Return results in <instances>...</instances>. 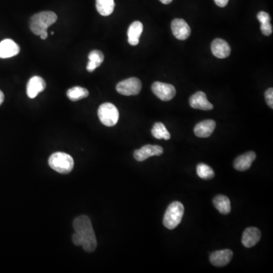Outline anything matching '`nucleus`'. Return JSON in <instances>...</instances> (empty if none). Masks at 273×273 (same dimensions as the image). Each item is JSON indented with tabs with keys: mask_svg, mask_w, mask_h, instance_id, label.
<instances>
[{
	"mask_svg": "<svg viewBox=\"0 0 273 273\" xmlns=\"http://www.w3.org/2000/svg\"><path fill=\"white\" fill-rule=\"evenodd\" d=\"M211 51L216 58L226 59L230 55L231 47L225 39L217 38L212 42Z\"/></svg>",
	"mask_w": 273,
	"mask_h": 273,
	"instance_id": "nucleus-15",
	"label": "nucleus"
},
{
	"mask_svg": "<svg viewBox=\"0 0 273 273\" xmlns=\"http://www.w3.org/2000/svg\"><path fill=\"white\" fill-rule=\"evenodd\" d=\"M216 127V121L213 120L207 119L200 121L195 126V135L200 138H209V136L213 134Z\"/></svg>",
	"mask_w": 273,
	"mask_h": 273,
	"instance_id": "nucleus-16",
	"label": "nucleus"
},
{
	"mask_svg": "<svg viewBox=\"0 0 273 273\" xmlns=\"http://www.w3.org/2000/svg\"><path fill=\"white\" fill-rule=\"evenodd\" d=\"M39 36H40L41 39H46L48 37L47 31H44V32H43V33L41 34V35H39Z\"/></svg>",
	"mask_w": 273,
	"mask_h": 273,
	"instance_id": "nucleus-30",
	"label": "nucleus"
},
{
	"mask_svg": "<svg viewBox=\"0 0 273 273\" xmlns=\"http://www.w3.org/2000/svg\"><path fill=\"white\" fill-rule=\"evenodd\" d=\"M73 227L76 233L72 235V242L75 245L82 246L83 250L88 253L94 251L97 246V237L88 216L83 215L76 218Z\"/></svg>",
	"mask_w": 273,
	"mask_h": 273,
	"instance_id": "nucleus-1",
	"label": "nucleus"
},
{
	"mask_svg": "<svg viewBox=\"0 0 273 273\" xmlns=\"http://www.w3.org/2000/svg\"><path fill=\"white\" fill-rule=\"evenodd\" d=\"M96 7L100 15L109 16L114 11V0H96Z\"/></svg>",
	"mask_w": 273,
	"mask_h": 273,
	"instance_id": "nucleus-21",
	"label": "nucleus"
},
{
	"mask_svg": "<svg viewBox=\"0 0 273 273\" xmlns=\"http://www.w3.org/2000/svg\"><path fill=\"white\" fill-rule=\"evenodd\" d=\"M215 3L219 7H226L227 4L229 3V0H214Z\"/></svg>",
	"mask_w": 273,
	"mask_h": 273,
	"instance_id": "nucleus-28",
	"label": "nucleus"
},
{
	"mask_svg": "<svg viewBox=\"0 0 273 273\" xmlns=\"http://www.w3.org/2000/svg\"><path fill=\"white\" fill-rule=\"evenodd\" d=\"M265 98L266 101H267V104L270 108H273V88L270 87V88L267 89V91L265 92Z\"/></svg>",
	"mask_w": 273,
	"mask_h": 273,
	"instance_id": "nucleus-27",
	"label": "nucleus"
},
{
	"mask_svg": "<svg viewBox=\"0 0 273 273\" xmlns=\"http://www.w3.org/2000/svg\"><path fill=\"white\" fill-rule=\"evenodd\" d=\"M151 133L154 138L158 140H169L171 138L170 133L165 128V124L162 122H156L154 124Z\"/></svg>",
	"mask_w": 273,
	"mask_h": 273,
	"instance_id": "nucleus-22",
	"label": "nucleus"
},
{
	"mask_svg": "<svg viewBox=\"0 0 273 273\" xmlns=\"http://www.w3.org/2000/svg\"><path fill=\"white\" fill-rule=\"evenodd\" d=\"M196 173L202 179H212L215 176V172L211 167L205 163H199L196 165Z\"/></svg>",
	"mask_w": 273,
	"mask_h": 273,
	"instance_id": "nucleus-24",
	"label": "nucleus"
},
{
	"mask_svg": "<svg viewBox=\"0 0 273 273\" xmlns=\"http://www.w3.org/2000/svg\"><path fill=\"white\" fill-rule=\"evenodd\" d=\"M261 233L257 228L249 227L243 233L241 243L247 248L254 247L260 241Z\"/></svg>",
	"mask_w": 273,
	"mask_h": 273,
	"instance_id": "nucleus-14",
	"label": "nucleus"
},
{
	"mask_svg": "<svg viewBox=\"0 0 273 273\" xmlns=\"http://www.w3.org/2000/svg\"><path fill=\"white\" fill-rule=\"evenodd\" d=\"M260 30H261V32L263 35H265V36H270V35L273 34V25L270 24V22H269V23L261 24V25H260Z\"/></svg>",
	"mask_w": 273,
	"mask_h": 273,
	"instance_id": "nucleus-25",
	"label": "nucleus"
},
{
	"mask_svg": "<svg viewBox=\"0 0 273 273\" xmlns=\"http://www.w3.org/2000/svg\"><path fill=\"white\" fill-rule=\"evenodd\" d=\"M144 26L139 21L133 22L128 30V41L131 46H137L139 43L140 38L143 33Z\"/></svg>",
	"mask_w": 273,
	"mask_h": 273,
	"instance_id": "nucleus-18",
	"label": "nucleus"
},
{
	"mask_svg": "<svg viewBox=\"0 0 273 273\" xmlns=\"http://www.w3.org/2000/svg\"><path fill=\"white\" fill-rule=\"evenodd\" d=\"M98 117L102 124L107 127H113L118 123L119 113L113 103H105L98 109Z\"/></svg>",
	"mask_w": 273,
	"mask_h": 273,
	"instance_id": "nucleus-5",
	"label": "nucleus"
},
{
	"mask_svg": "<svg viewBox=\"0 0 273 273\" xmlns=\"http://www.w3.org/2000/svg\"><path fill=\"white\" fill-rule=\"evenodd\" d=\"M233 257V250L226 249L213 252L209 257V260L214 267H223L229 264Z\"/></svg>",
	"mask_w": 273,
	"mask_h": 273,
	"instance_id": "nucleus-10",
	"label": "nucleus"
},
{
	"mask_svg": "<svg viewBox=\"0 0 273 273\" xmlns=\"http://www.w3.org/2000/svg\"><path fill=\"white\" fill-rule=\"evenodd\" d=\"M163 154V148L158 145H145L134 152V157L138 162H143L150 157L159 156Z\"/></svg>",
	"mask_w": 273,
	"mask_h": 273,
	"instance_id": "nucleus-8",
	"label": "nucleus"
},
{
	"mask_svg": "<svg viewBox=\"0 0 273 273\" xmlns=\"http://www.w3.org/2000/svg\"><path fill=\"white\" fill-rule=\"evenodd\" d=\"M4 100H5V96H4V93H2V91L0 90V106L2 104V103L4 102Z\"/></svg>",
	"mask_w": 273,
	"mask_h": 273,
	"instance_id": "nucleus-29",
	"label": "nucleus"
},
{
	"mask_svg": "<svg viewBox=\"0 0 273 273\" xmlns=\"http://www.w3.org/2000/svg\"><path fill=\"white\" fill-rule=\"evenodd\" d=\"M185 213V207L180 202H172L167 208L163 217V225L168 229H175L180 224Z\"/></svg>",
	"mask_w": 273,
	"mask_h": 273,
	"instance_id": "nucleus-4",
	"label": "nucleus"
},
{
	"mask_svg": "<svg viewBox=\"0 0 273 273\" xmlns=\"http://www.w3.org/2000/svg\"><path fill=\"white\" fill-rule=\"evenodd\" d=\"M213 205L219 210V213L227 215L231 212L230 199L225 195H218L213 199Z\"/></svg>",
	"mask_w": 273,
	"mask_h": 273,
	"instance_id": "nucleus-20",
	"label": "nucleus"
},
{
	"mask_svg": "<svg viewBox=\"0 0 273 273\" xmlns=\"http://www.w3.org/2000/svg\"><path fill=\"white\" fill-rule=\"evenodd\" d=\"M172 34L178 39L185 40L190 37L192 33L190 26L182 18H175L171 24Z\"/></svg>",
	"mask_w": 273,
	"mask_h": 273,
	"instance_id": "nucleus-9",
	"label": "nucleus"
},
{
	"mask_svg": "<svg viewBox=\"0 0 273 273\" xmlns=\"http://www.w3.org/2000/svg\"><path fill=\"white\" fill-rule=\"evenodd\" d=\"M190 106L192 108L196 110H211L213 109V105L209 103L207 100L206 93L202 91L196 92V93L191 97Z\"/></svg>",
	"mask_w": 273,
	"mask_h": 273,
	"instance_id": "nucleus-12",
	"label": "nucleus"
},
{
	"mask_svg": "<svg viewBox=\"0 0 273 273\" xmlns=\"http://www.w3.org/2000/svg\"><path fill=\"white\" fill-rule=\"evenodd\" d=\"M51 169L60 174H69L74 168V159L66 153L56 152L49 156L48 160Z\"/></svg>",
	"mask_w": 273,
	"mask_h": 273,
	"instance_id": "nucleus-3",
	"label": "nucleus"
},
{
	"mask_svg": "<svg viewBox=\"0 0 273 273\" xmlns=\"http://www.w3.org/2000/svg\"><path fill=\"white\" fill-rule=\"evenodd\" d=\"M153 93L162 101H169L175 97L176 90L175 87L169 83L156 81L153 83Z\"/></svg>",
	"mask_w": 273,
	"mask_h": 273,
	"instance_id": "nucleus-7",
	"label": "nucleus"
},
{
	"mask_svg": "<svg viewBox=\"0 0 273 273\" xmlns=\"http://www.w3.org/2000/svg\"><path fill=\"white\" fill-rule=\"evenodd\" d=\"M20 52V46L11 39L0 42V59H8L16 56Z\"/></svg>",
	"mask_w": 273,
	"mask_h": 273,
	"instance_id": "nucleus-13",
	"label": "nucleus"
},
{
	"mask_svg": "<svg viewBox=\"0 0 273 273\" xmlns=\"http://www.w3.org/2000/svg\"><path fill=\"white\" fill-rule=\"evenodd\" d=\"M162 3L168 5V4L171 3L172 2V0H159Z\"/></svg>",
	"mask_w": 273,
	"mask_h": 273,
	"instance_id": "nucleus-31",
	"label": "nucleus"
},
{
	"mask_svg": "<svg viewBox=\"0 0 273 273\" xmlns=\"http://www.w3.org/2000/svg\"><path fill=\"white\" fill-rule=\"evenodd\" d=\"M256 155L254 151L246 153L243 155L239 156L234 161V167L236 170L244 172L250 169L252 163L255 160Z\"/></svg>",
	"mask_w": 273,
	"mask_h": 273,
	"instance_id": "nucleus-17",
	"label": "nucleus"
},
{
	"mask_svg": "<svg viewBox=\"0 0 273 273\" xmlns=\"http://www.w3.org/2000/svg\"><path fill=\"white\" fill-rule=\"evenodd\" d=\"M57 18L56 14L50 11L35 14L30 20V29L35 35L39 36L44 31H47L49 26L56 23Z\"/></svg>",
	"mask_w": 273,
	"mask_h": 273,
	"instance_id": "nucleus-2",
	"label": "nucleus"
},
{
	"mask_svg": "<svg viewBox=\"0 0 273 273\" xmlns=\"http://www.w3.org/2000/svg\"><path fill=\"white\" fill-rule=\"evenodd\" d=\"M51 35H54V32H52H52H51Z\"/></svg>",
	"mask_w": 273,
	"mask_h": 273,
	"instance_id": "nucleus-32",
	"label": "nucleus"
},
{
	"mask_svg": "<svg viewBox=\"0 0 273 273\" xmlns=\"http://www.w3.org/2000/svg\"><path fill=\"white\" fill-rule=\"evenodd\" d=\"M257 17L260 24L269 23V22H270V20H271L270 15L267 12H263V11L258 12Z\"/></svg>",
	"mask_w": 273,
	"mask_h": 273,
	"instance_id": "nucleus-26",
	"label": "nucleus"
},
{
	"mask_svg": "<svg viewBox=\"0 0 273 273\" xmlns=\"http://www.w3.org/2000/svg\"><path fill=\"white\" fill-rule=\"evenodd\" d=\"M88 59L87 70L89 72H93L96 70V69L101 66L104 61V55L101 51L94 49L89 53Z\"/></svg>",
	"mask_w": 273,
	"mask_h": 273,
	"instance_id": "nucleus-19",
	"label": "nucleus"
},
{
	"mask_svg": "<svg viewBox=\"0 0 273 273\" xmlns=\"http://www.w3.org/2000/svg\"><path fill=\"white\" fill-rule=\"evenodd\" d=\"M142 88V83L138 78H130L121 80L117 84V90L121 95L135 96L139 94Z\"/></svg>",
	"mask_w": 273,
	"mask_h": 273,
	"instance_id": "nucleus-6",
	"label": "nucleus"
},
{
	"mask_svg": "<svg viewBox=\"0 0 273 273\" xmlns=\"http://www.w3.org/2000/svg\"><path fill=\"white\" fill-rule=\"evenodd\" d=\"M89 91L86 88L79 86L72 87L67 91V97L72 101H78L88 97Z\"/></svg>",
	"mask_w": 273,
	"mask_h": 273,
	"instance_id": "nucleus-23",
	"label": "nucleus"
},
{
	"mask_svg": "<svg viewBox=\"0 0 273 273\" xmlns=\"http://www.w3.org/2000/svg\"><path fill=\"white\" fill-rule=\"evenodd\" d=\"M45 80L39 76H34L28 80L27 85V94L31 99H35L41 92L46 89Z\"/></svg>",
	"mask_w": 273,
	"mask_h": 273,
	"instance_id": "nucleus-11",
	"label": "nucleus"
}]
</instances>
